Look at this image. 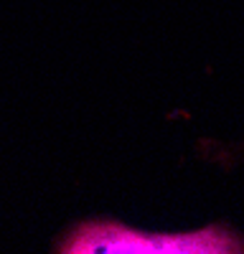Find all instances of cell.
Instances as JSON below:
<instances>
[{
	"label": "cell",
	"mask_w": 244,
	"mask_h": 254,
	"mask_svg": "<svg viewBox=\"0 0 244 254\" xmlns=\"http://www.w3.org/2000/svg\"><path fill=\"white\" fill-rule=\"evenodd\" d=\"M64 254H239L244 237L229 226H206L188 234H148L115 221H87L59 242Z\"/></svg>",
	"instance_id": "6da1fadb"
}]
</instances>
